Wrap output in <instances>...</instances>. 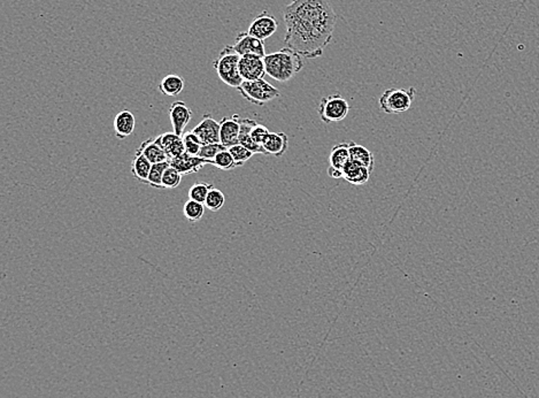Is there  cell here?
Segmentation results:
<instances>
[{
    "label": "cell",
    "instance_id": "f1b7e54d",
    "mask_svg": "<svg viewBox=\"0 0 539 398\" xmlns=\"http://www.w3.org/2000/svg\"><path fill=\"white\" fill-rule=\"evenodd\" d=\"M182 177L183 175L179 173V170H176L175 167H172V166H170V167L167 168L165 174H163V184H161L163 189H175V188H177L181 184Z\"/></svg>",
    "mask_w": 539,
    "mask_h": 398
},
{
    "label": "cell",
    "instance_id": "e0dca14e",
    "mask_svg": "<svg viewBox=\"0 0 539 398\" xmlns=\"http://www.w3.org/2000/svg\"><path fill=\"white\" fill-rule=\"evenodd\" d=\"M343 172H344L343 179L348 181V184H355V186H364L368 184V181L370 180V174H371L368 168L355 164L353 161H350L345 166Z\"/></svg>",
    "mask_w": 539,
    "mask_h": 398
},
{
    "label": "cell",
    "instance_id": "f546056e",
    "mask_svg": "<svg viewBox=\"0 0 539 398\" xmlns=\"http://www.w3.org/2000/svg\"><path fill=\"white\" fill-rule=\"evenodd\" d=\"M228 150H229L230 153L233 156V160L236 161L238 167L245 164L246 161H249L253 157V154H254L252 151H250L249 149H246L245 146H243L240 144L233 145V146L228 149Z\"/></svg>",
    "mask_w": 539,
    "mask_h": 398
},
{
    "label": "cell",
    "instance_id": "7c38bea8",
    "mask_svg": "<svg viewBox=\"0 0 539 398\" xmlns=\"http://www.w3.org/2000/svg\"><path fill=\"white\" fill-rule=\"evenodd\" d=\"M170 119L172 125V132L176 135H184V130L186 125L191 121L192 111L186 107L184 102H174L170 105Z\"/></svg>",
    "mask_w": 539,
    "mask_h": 398
},
{
    "label": "cell",
    "instance_id": "484cf974",
    "mask_svg": "<svg viewBox=\"0 0 539 398\" xmlns=\"http://www.w3.org/2000/svg\"><path fill=\"white\" fill-rule=\"evenodd\" d=\"M211 165H213L214 167H217V170H233L238 167L236 161L233 160V156H231L228 149L217 154V157L214 158L213 160L211 161Z\"/></svg>",
    "mask_w": 539,
    "mask_h": 398
},
{
    "label": "cell",
    "instance_id": "cb8c5ba5",
    "mask_svg": "<svg viewBox=\"0 0 539 398\" xmlns=\"http://www.w3.org/2000/svg\"><path fill=\"white\" fill-rule=\"evenodd\" d=\"M205 209H206V206L203 203L189 199L188 202L185 203L184 206H183V214L189 222L195 224V222L200 221L201 218L204 217Z\"/></svg>",
    "mask_w": 539,
    "mask_h": 398
},
{
    "label": "cell",
    "instance_id": "ffe728a7",
    "mask_svg": "<svg viewBox=\"0 0 539 398\" xmlns=\"http://www.w3.org/2000/svg\"><path fill=\"white\" fill-rule=\"evenodd\" d=\"M152 163L141 152H136L134 160L131 163V174L136 180L147 184V179L150 175Z\"/></svg>",
    "mask_w": 539,
    "mask_h": 398
},
{
    "label": "cell",
    "instance_id": "603a6c76",
    "mask_svg": "<svg viewBox=\"0 0 539 398\" xmlns=\"http://www.w3.org/2000/svg\"><path fill=\"white\" fill-rule=\"evenodd\" d=\"M330 166L344 170L345 166L351 161L350 157V143H339L332 148V153L329 157Z\"/></svg>",
    "mask_w": 539,
    "mask_h": 398
},
{
    "label": "cell",
    "instance_id": "1f68e13d",
    "mask_svg": "<svg viewBox=\"0 0 539 398\" xmlns=\"http://www.w3.org/2000/svg\"><path fill=\"white\" fill-rule=\"evenodd\" d=\"M227 148L224 144H221V143L203 145L198 157L203 158L205 160L210 161V164H211V161L213 160L214 158L217 157V154L220 153L221 151H224Z\"/></svg>",
    "mask_w": 539,
    "mask_h": 398
},
{
    "label": "cell",
    "instance_id": "8992f818",
    "mask_svg": "<svg viewBox=\"0 0 539 398\" xmlns=\"http://www.w3.org/2000/svg\"><path fill=\"white\" fill-rule=\"evenodd\" d=\"M320 118L326 125L341 123L348 116L350 105L339 93L323 97L318 107Z\"/></svg>",
    "mask_w": 539,
    "mask_h": 398
},
{
    "label": "cell",
    "instance_id": "30bf717a",
    "mask_svg": "<svg viewBox=\"0 0 539 398\" xmlns=\"http://www.w3.org/2000/svg\"><path fill=\"white\" fill-rule=\"evenodd\" d=\"M233 50L242 57L246 55H257L260 57H266V48L264 41L253 37L249 32H240L235 39Z\"/></svg>",
    "mask_w": 539,
    "mask_h": 398
},
{
    "label": "cell",
    "instance_id": "9a60e30c",
    "mask_svg": "<svg viewBox=\"0 0 539 398\" xmlns=\"http://www.w3.org/2000/svg\"><path fill=\"white\" fill-rule=\"evenodd\" d=\"M261 146L267 156L282 157L289 148V137L285 132H269Z\"/></svg>",
    "mask_w": 539,
    "mask_h": 398
},
{
    "label": "cell",
    "instance_id": "44dd1931",
    "mask_svg": "<svg viewBox=\"0 0 539 398\" xmlns=\"http://www.w3.org/2000/svg\"><path fill=\"white\" fill-rule=\"evenodd\" d=\"M137 151L143 153L152 164L168 161L167 154L165 153L163 149L160 148L154 138H149L147 141H144L141 146L137 149Z\"/></svg>",
    "mask_w": 539,
    "mask_h": 398
},
{
    "label": "cell",
    "instance_id": "9c48e42d",
    "mask_svg": "<svg viewBox=\"0 0 539 398\" xmlns=\"http://www.w3.org/2000/svg\"><path fill=\"white\" fill-rule=\"evenodd\" d=\"M278 20L271 15L267 11H264L251 22L247 32L260 41H266L271 36L274 35L278 30Z\"/></svg>",
    "mask_w": 539,
    "mask_h": 398
},
{
    "label": "cell",
    "instance_id": "3957f363",
    "mask_svg": "<svg viewBox=\"0 0 539 398\" xmlns=\"http://www.w3.org/2000/svg\"><path fill=\"white\" fill-rule=\"evenodd\" d=\"M240 55L233 50V46H226L220 55L213 62V67L217 76L228 87L238 88L242 85L243 78L240 73Z\"/></svg>",
    "mask_w": 539,
    "mask_h": 398
},
{
    "label": "cell",
    "instance_id": "6da1fadb",
    "mask_svg": "<svg viewBox=\"0 0 539 398\" xmlns=\"http://www.w3.org/2000/svg\"><path fill=\"white\" fill-rule=\"evenodd\" d=\"M285 48L303 58H320L332 43L337 15L327 0H294L284 8Z\"/></svg>",
    "mask_w": 539,
    "mask_h": 398
},
{
    "label": "cell",
    "instance_id": "2e32d148",
    "mask_svg": "<svg viewBox=\"0 0 539 398\" xmlns=\"http://www.w3.org/2000/svg\"><path fill=\"white\" fill-rule=\"evenodd\" d=\"M136 128V119L135 116L128 109L118 112L114 119L115 136L118 139H125L132 135Z\"/></svg>",
    "mask_w": 539,
    "mask_h": 398
},
{
    "label": "cell",
    "instance_id": "ac0fdd59",
    "mask_svg": "<svg viewBox=\"0 0 539 398\" xmlns=\"http://www.w3.org/2000/svg\"><path fill=\"white\" fill-rule=\"evenodd\" d=\"M348 143H350V157H351V161L368 168L370 172H373L374 165H375L374 154L368 149L362 146V145L357 144L355 142H348Z\"/></svg>",
    "mask_w": 539,
    "mask_h": 398
},
{
    "label": "cell",
    "instance_id": "7a4b0ae2",
    "mask_svg": "<svg viewBox=\"0 0 539 398\" xmlns=\"http://www.w3.org/2000/svg\"><path fill=\"white\" fill-rule=\"evenodd\" d=\"M266 74L278 82H287L292 80L303 67L301 55L289 48L266 55Z\"/></svg>",
    "mask_w": 539,
    "mask_h": 398
},
{
    "label": "cell",
    "instance_id": "7402d4cb",
    "mask_svg": "<svg viewBox=\"0 0 539 398\" xmlns=\"http://www.w3.org/2000/svg\"><path fill=\"white\" fill-rule=\"evenodd\" d=\"M159 90L165 96H179L184 90V78L176 74L167 75L160 82Z\"/></svg>",
    "mask_w": 539,
    "mask_h": 398
},
{
    "label": "cell",
    "instance_id": "4316f807",
    "mask_svg": "<svg viewBox=\"0 0 539 398\" xmlns=\"http://www.w3.org/2000/svg\"><path fill=\"white\" fill-rule=\"evenodd\" d=\"M213 184H205V182H198L189 189V199L196 200V202L203 203L205 204L206 198H207L208 193L213 189Z\"/></svg>",
    "mask_w": 539,
    "mask_h": 398
},
{
    "label": "cell",
    "instance_id": "d6a6232c",
    "mask_svg": "<svg viewBox=\"0 0 539 398\" xmlns=\"http://www.w3.org/2000/svg\"><path fill=\"white\" fill-rule=\"evenodd\" d=\"M269 132H269L268 128L266 125L257 123L253 127L252 132H251V138H252L253 141L256 142L257 144L261 146L262 143L265 142L266 138L269 135Z\"/></svg>",
    "mask_w": 539,
    "mask_h": 398
},
{
    "label": "cell",
    "instance_id": "ba28073f",
    "mask_svg": "<svg viewBox=\"0 0 539 398\" xmlns=\"http://www.w3.org/2000/svg\"><path fill=\"white\" fill-rule=\"evenodd\" d=\"M240 73L243 81L261 80L266 75L264 57L257 55H242L240 60Z\"/></svg>",
    "mask_w": 539,
    "mask_h": 398
},
{
    "label": "cell",
    "instance_id": "836d02e7",
    "mask_svg": "<svg viewBox=\"0 0 539 398\" xmlns=\"http://www.w3.org/2000/svg\"><path fill=\"white\" fill-rule=\"evenodd\" d=\"M328 175L332 177V179H334V180H339L341 177H344V172L341 170H339V168L332 167V166H330V167L328 168Z\"/></svg>",
    "mask_w": 539,
    "mask_h": 398
},
{
    "label": "cell",
    "instance_id": "5b68a950",
    "mask_svg": "<svg viewBox=\"0 0 539 398\" xmlns=\"http://www.w3.org/2000/svg\"><path fill=\"white\" fill-rule=\"evenodd\" d=\"M237 90L240 91L244 100L258 107H264L271 100L281 96L278 88L271 85L264 78L256 81H243L242 85Z\"/></svg>",
    "mask_w": 539,
    "mask_h": 398
},
{
    "label": "cell",
    "instance_id": "52a82bcc",
    "mask_svg": "<svg viewBox=\"0 0 539 398\" xmlns=\"http://www.w3.org/2000/svg\"><path fill=\"white\" fill-rule=\"evenodd\" d=\"M191 132L199 138L203 145L221 143L220 123H217L211 114H205L200 123L191 129Z\"/></svg>",
    "mask_w": 539,
    "mask_h": 398
},
{
    "label": "cell",
    "instance_id": "4fadbf2b",
    "mask_svg": "<svg viewBox=\"0 0 539 398\" xmlns=\"http://www.w3.org/2000/svg\"><path fill=\"white\" fill-rule=\"evenodd\" d=\"M160 148L163 149L168 157V161L179 157L184 153V141L183 136L176 135L175 132H165L163 135L154 138Z\"/></svg>",
    "mask_w": 539,
    "mask_h": 398
},
{
    "label": "cell",
    "instance_id": "277c9868",
    "mask_svg": "<svg viewBox=\"0 0 539 398\" xmlns=\"http://www.w3.org/2000/svg\"><path fill=\"white\" fill-rule=\"evenodd\" d=\"M416 96V90L411 87L409 89H388L380 98V107L389 116H398L411 109V104Z\"/></svg>",
    "mask_w": 539,
    "mask_h": 398
},
{
    "label": "cell",
    "instance_id": "83f0119b",
    "mask_svg": "<svg viewBox=\"0 0 539 398\" xmlns=\"http://www.w3.org/2000/svg\"><path fill=\"white\" fill-rule=\"evenodd\" d=\"M224 203H226L224 193L221 190L213 188L210 191V193H208L206 202H205V206H206V209L210 210L212 212H217V211H220L224 207Z\"/></svg>",
    "mask_w": 539,
    "mask_h": 398
},
{
    "label": "cell",
    "instance_id": "8fae6325",
    "mask_svg": "<svg viewBox=\"0 0 539 398\" xmlns=\"http://www.w3.org/2000/svg\"><path fill=\"white\" fill-rule=\"evenodd\" d=\"M240 118L238 114L224 116L220 121V141L226 148L240 144Z\"/></svg>",
    "mask_w": 539,
    "mask_h": 398
},
{
    "label": "cell",
    "instance_id": "5bb4252c",
    "mask_svg": "<svg viewBox=\"0 0 539 398\" xmlns=\"http://www.w3.org/2000/svg\"><path fill=\"white\" fill-rule=\"evenodd\" d=\"M170 166L175 167L184 177V175H189V174L198 173L199 170L204 167L205 165L210 164V161L205 160V159L198 157V156H191V154L184 152L179 157L170 160Z\"/></svg>",
    "mask_w": 539,
    "mask_h": 398
},
{
    "label": "cell",
    "instance_id": "4dcf8cb0",
    "mask_svg": "<svg viewBox=\"0 0 539 398\" xmlns=\"http://www.w3.org/2000/svg\"><path fill=\"white\" fill-rule=\"evenodd\" d=\"M183 141H184V150L186 153L191 154V156H198L203 144L199 141V138L191 130L184 132Z\"/></svg>",
    "mask_w": 539,
    "mask_h": 398
},
{
    "label": "cell",
    "instance_id": "d6986e66",
    "mask_svg": "<svg viewBox=\"0 0 539 398\" xmlns=\"http://www.w3.org/2000/svg\"><path fill=\"white\" fill-rule=\"evenodd\" d=\"M256 125V121L252 119L240 120V144L245 146L246 149H249L250 151H252L254 154H265L261 146L257 144L256 142L253 141L252 138H251V132H252L253 127Z\"/></svg>",
    "mask_w": 539,
    "mask_h": 398
},
{
    "label": "cell",
    "instance_id": "d4e9b609",
    "mask_svg": "<svg viewBox=\"0 0 539 398\" xmlns=\"http://www.w3.org/2000/svg\"><path fill=\"white\" fill-rule=\"evenodd\" d=\"M170 166V161H163V163L152 165L150 175L147 179V184L154 189H163L161 184H163V174Z\"/></svg>",
    "mask_w": 539,
    "mask_h": 398
}]
</instances>
